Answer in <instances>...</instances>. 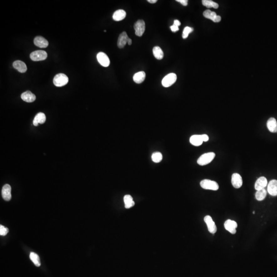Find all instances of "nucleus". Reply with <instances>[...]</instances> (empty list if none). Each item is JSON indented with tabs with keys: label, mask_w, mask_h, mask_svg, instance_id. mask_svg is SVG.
Returning <instances> with one entry per match:
<instances>
[{
	"label": "nucleus",
	"mask_w": 277,
	"mask_h": 277,
	"mask_svg": "<svg viewBox=\"0 0 277 277\" xmlns=\"http://www.w3.org/2000/svg\"><path fill=\"white\" fill-rule=\"evenodd\" d=\"M215 156H216V154L213 152L206 153L204 154H203L202 156H200V158L198 159V164L201 166L208 164L214 160Z\"/></svg>",
	"instance_id": "1"
},
{
	"label": "nucleus",
	"mask_w": 277,
	"mask_h": 277,
	"mask_svg": "<svg viewBox=\"0 0 277 277\" xmlns=\"http://www.w3.org/2000/svg\"><path fill=\"white\" fill-rule=\"evenodd\" d=\"M68 78L64 73H59L54 77L53 82L57 87H62L68 83Z\"/></svg>",
	"instance_id": "2"
},
{
	"label": "nucleus",
	"mask_w": 277,
	"mask_h": 277,
	"mask_svg": "<svg viewBox=\"0 0 277 277\" xmlns=\"http://www.w3.org/2000/svg\"><path fill=\"white\" fill-rule=\"evenodd\" d=\"M200 185L202 188L205 189H209V190H218V184L214 181L204 179L201 181Z\"/></svg>",
	"instance_id": "3"
},
{
	"label": "nucleus",
	"mask_w": 277,
	"mask_h": 277,
	"mask_svg": "<svg viewBox=\"0 0 277 277\" xmlns=\"http://www.w3.org/2000/svg\"><path fill=\"white\" fill-rule=\"evenodd\" d=\"M177 79V75L174 73H170L167 74L162 81V84L164 87H169L173 85Z\"/></svg>",
	"instance_id": "4"
},
{
	"label": "nucleus",
	"mask_w": 277,
	"mask_h": 277,
	"mask_svg": "<svg viewBox=\"0 0 277 277\" xmlns=\"http://www.w3.org/2000/svg\"><path fill=\"white\" fill-rule=\"evenodd\" d=\"M30 57L33 61H43L47 58V53L44 50H37L31 53Z\"/></svg>",
	"instance_id": "5"
},
{
	"label": "nucleus",
	"mask_w": 277,
	"mask_h": 277,
	"mask_svg": "<svg viewBox=\"0 0 277 277\" xmlns=\"http://www.w3.org/2000/svg\"><path fill=\"white\" fill-rule=\"evenodd\" d=\"M135 33L138 37H141L145 30V22L142 20H138L134 25Z\"/></svg>",
	"instance_id": "6"
},
{
	"label": "nucleus",
	"mask_w": 277,
	"mask_h": 277,
	"mask_svg": "<svg viewBox=\"0 0 277 277\" xmlns=\"http://www.w3.org/2000/svg\"><path fill=\"white\" fill-rule=\"evenodd\" d=\"M98 61L103 67H108L110 65V60L105 53L100 52L97 56Z\"/></svg>",
	"instance_id": "7"
},
{
	"label": "nucleus",
	"mask_w": 277,
	"mask_h": 277,
	"mask_svg": "<svg viewBox=\"0 0 277 277\" xmlns=\"http://www.w3.org/2000/svg\"><path fill=\"white\" fill-rule=\"evenodd\" d=\"M205 222L207 225L208 230L211 234H214L217 230L216 224L210 216H206L204 218Z\"/></svg>",
	"instance_id": "8"
},
{
	"label": "nucleus",
	"mask_w": 277,
	"mask_h": 277,
	"mask_svg": "<svg viewBox=\"0 0 277 277\" xmlns=\"http://www.w3.org/2000/svg\"><path fill=\"white\" fill-rule=\"evenodd\" d=\"M231 183L235 189H239L243 184L241 176L237 173H234L231 177Z\"/></svg>",
	"instance_id": "9"
},
{
	"label": "nucleus",
	"mask_w": 277,
	"mask_h": 277,
	"mask_svg": "<svg viewBox=\"0 0 277 277\" xmlns=\"http://www.w3.org/2000/svg\"><path fill=\"white\" fill-rule=\"evenodd\" d=\"M238 227L237 223L233 220H227L225 222V229L229 231L231 234H235L236 233V229Z\"/></svg>",
	"instance_id": "10"
},
{
	"label": "nucleus",
	"mask_w": 277,
	"mask_h": 277,
	"mask_svg": "<svg viewBox=\"0 0 277 277\" xmlns=\"http://www.w3.org/2000/svg\"><path fill=\"white\" fill-rule=\"evenodd\" d=\"M267 191L272 196H277V180H272L267 185Z\"/></svg>",
	"instance_id": "11"
},
{
	"label": "nucleus",
	"mask_w": 277,
	"mask_h": 277,
	"mask_svg": "<svg viewBox=\"0 0 277 277\" xmlns=\"http://www.w3.org/2000/svg\"><path fill=\"white\" fill-rule=\"evenodd\" d=\"M11 190L12 188L9 185L5 184L3 186L2 190V197L5 201H8L12 199Z\"/></svg>",
	"instance_id": "12"
},
{
	"label": "nucleus",
	"mask_w": 277,
	"mask_h": 277,
	"mask_svg": "<svg viewBox=\"0 0 277 277\" xmlns=\"http://www.w3.org/2000/svg\"><path fill=\"white\" fill-rule=\"evenodd\" d=\"M34 44L36 46L40 48H46L49 44L48 41L41 36H38L34 38Z\"/></svg>",
	"instance_id": "13"
},
{
	"label": "nucleus",
	"mask_w": 277,
	"mask_h": 277,
	"mask_svg": "<svg viewBox=\"0 0 277 277\" xmlns=\"http://www.w3.org/2000/svg\"><path fill=\"white\" fill-rule=\"evenodd\" d=\"M129 38L126 32H123L119 36L118 40V46L120 48H122L127 44Z\"/></svg>",
	"instance_id": "14"
},
{
	"label": "nucleus",
	"mask_w": 277,
	"mask_h": 277,
	"mask_svg": "<svg viewBox=\"0 0 277 277\" xmlns=\"http://www.w3.org/2000/svg\"><path fill=\"white\" fill-rule=\"evenodd\" d=\"M267 185V180L265 177H261L258 179L256 181L254 188L256 190H259L264 189Z\"/></svg>",
	"instance_id": "15"
},
{
	"label": "nucleus",
	"mask_w": 277,
	"mask_h": 277,
	"mask_svg": "<svg viewBox=\"0 0 277 277\" xmlns=\"http://www.w3.org/2000/svg\"><path fill=\"white\" fill-rule=\"evenodd\" d=\"M21 99L24 101L28 103L33 102L36 99V97L33 93L30 91H26L21 94Z\"/></svg>",
	"instance_id": "16"
},
{
	"label": "nucleus",
	"mask_w": 277,
	"mask_h": 277,
	"mask_svg": "<svg viewBox=\"0 0 277 277\" xmlns=\"http://www.w3.org/2000/svg\"><path fill=\"white\" fill-rule=\"evenodd\" d=\"M13 66L14 68L21 73H24L27 71V68L26 64L23 61L17 60L13 63Z\"/></svg>",
	"instance_id": "17"
},
{
	"label": "nucleus",
	"mask_w": 277,
	"mask_h": 277,
	"mask_svg": "<svg viewBox=\"0 0 277 277\" xmlns=\"http://www.w3.org/2000/svg\"><path fill=\"white\" fill-rule=\"evenodd\" d=\"M267 127L271 133L277 132V122L274 118H270L267 122Z\"/></svg>",
	"instance_id": "18"
},
{
	"label": "nucleus",
	"mask_w": 277,
	"mask_h": 277,
	"mask_svg": "<svg viewBox=\"0 0 277 277\" xmlns=\"http://www.w3.org/2000/svg\"><path fill=\"white\" fill-rule=\"evenodd\" d=\"M46 121V116L45 115L44 113H38L35 117L33 121V124L34 126H37L39 124H43L45 123V122Z\"/></svg>",
	"instance_id": "19"
},
{
	"label": "nucleus",
	"mask_w": 277,
	"mask_h": 277,
	"mask_svg": "<svg viewBox=\"0 0 277 277\" xmlns=\"http://www.w3.org/2000/svg\"><path fill=\"white\" fill-rule=\"evenodd\" d=\"M126 16V13L125 10L119 9L116 10L113 14V18L116 21H120L125 19Z\"/></svg>",
	"instance_id": "20"
},
{
	"label": "nucleus",
	"mask_w": 277,
	"mask_h": 277,
	"mask_svg": "<svg viewBox=\"0 0 277 277\" xmlns=\"http://www.w3.org/2000/svg\"><path fill=\"white\" fill-rule=\"evenodd\" d=\"M145 77L146 73L144 72H139L133 75V80L135 83L140 84L144 82Z\"/></svg>",
	"instance_id": "21"
},
{
	"label": "nucleus",
	"mask_w": 277,
	"mask_h": 277,
	"mask_svg": "<svg viewBox=\"0 0 277 277\" xmlns=\"http://www.w3.org/2000/svg\"><path fill=\"white\" fill-rule=\"evenodd\" d=\"M189 141L191 144L196 146L201 145L203 142L201 135H193L190 138Z\"/></svg>",
	"instance_id": "22"
},
{
	"label": "nucleus",
	"mask_w": 277,
	"mask_h": 277,
	"mask_svg": "<svg viewBox=\"0 0 277 277\" xmlns=\"http://www.w3.org/2000/svg\"><path fill=\"white\" fill-rule=\"evenodd\" d=\"M124 201L125 203V207L126 209H130L134 205V202L133 200L132 196L129 194L125 195L124 197Z\"/></svg>",
	"instance_id": "23"
},
{
	"label": "nucleus",
	"mask_w": 277,
	"mask_h": 277,
	"mask_svg": "<svg viewBox=\"0 0 277 277\" xmlns=\"http://www.w3.org/2000/svg\"><path fill=\"white\" fill-rule=\"evenodd\" d=\"M153 54L158 60H162L164 57V53L161 48L159 46H155L153 48Z\"/></svg>",
	"instance_id": "24"
},
{
	"label": "nucleus",
	"mask_w": 277,
	"mask_h": 277,
	"mask_svg": "<svg viewBox=\"0 0 277 277\" xmlns=\"http://www.w3.org/2000/svg\"><path fill=\"white\" fill-rule=\"evenodd\" d=\"M266 195H267V191L265 189H261V190H257V191L256 192L255 196H256V199L258 201H261L265 198Z\"/></svg>",
	"instance_id": "25"
},
{
	"label": "nucleus",
	"mask_w": 277,
	"mask_h": 277,
	"mask_svg": "<svg viewBox=\"0 0 277 277\" xmlns=\"http://www.w3.org/2000/svg\"><path fill=\"white\" fill-rule=\"evenodd\" d=\"M30 259L36 266H37V267L40 266L41 262H40V258L37 254L33 253V252L30 253Z\"/></svg>",
	"instance_id": "26"
},
{
	"label": "nucleus",
	"mask_w": 277,
	"mask_h": 277,
	"mask_svg": "<svg viewBox=\"0 0 277 277\" xmlns=\"http://www.w3.org/2000/svg\"><path fill=\"white\" fill-rule=\"evenodd\" d=\"M202 4L207 8H214L217 9L219 7V5L217 3L211 0H203Z\"/></svg>",
	"instance_id": "27"
},
{
	"label": "nucleus",
	"mask_w": 277,
	"mask_h": 277,
	"mask_svg": "<svg viewBox=\"0 0 277 277\" xmlns=\"http://www.w3.org/2000/svg\"><path fill=\"white\" fill-rule=\"evenodd\" d=\"M203 16L206 18L210 19V20H212L214 22L217 15L216 14V13H214V12H212V11L210 10H206L203 13Z\"/></svg>",
	"instance_id": "28"
},
{
	"label": "nucleus",
	"mask_w": 277,
	"mask_h": 277,
	"mask_svg": "<svg viewBox=\"0 0 277 277\" xmlns=\"http://www.w3.org/2000/svg\"><path fill=\"white\" fill-rule=\"evenodd\" d=\"M163 159V156L160 152H156L152 154V159L154 163H159Z\"/></svg>",
	"instance_id": "29"
},
{
	"label": "nucleus",
	"mask_w": 277,
	"mask_h": 277,
	"mask_svg": "<svg viewBox=\"0 0 277 277\" xmlns=\"http://www.w3.org/2000/svg\"><path fill=\"white\" fill-rule=\"evenodd\" d=\"M193 30H194V29L191 27H188V26L185 27V28L183 30V34H182V38L183 39H186L189 37V34L191 33V32H193Z\"/></svg>",
	"instance_id": "30"
},
{
	"label": "nucleus",
	"mask_w": 277,
	"mask_h": 277,
	"mask_svg": "<svg viewBox=\"0 0 277 277\" xmlns=\"http://www.w3.org/2000/svg\"><path fill=\"white\" fill-rule=\"evenodd\" d=\"M9 229L7 227H5L4 226L0 225V235L1 236H6L8 233Z\"/></svg>",
	"instance_id": "31"
},
{
	"label": "nucleus",
	"mask_w": 277,
	"mask_h": 277,
	"mask_svg": "<svg viewBox=\"0 0 277 277\" xmlns=\"http://www.w3.org/2000/svg\"><path fill=\"white\" fill-rule=\"evenodd\" d=\"M177 1L181 3L183 6H186L188 5V1L187 0H177Z\"/></svg>",
	"instance_id": "32"
},
{
	"label": "nucleus",
	"mask_w": 277,
	"mask_h": 277,
	"mask_svg": "<svg viewBox=\"0 0 277 277\" xmlns=\"http://www.w3.org/2000/svg\"><path fill=\"white\" fill-rule=\"evenodd\" d=\"M170 29H171V30H172V32H174V33H175V32H177L179 30V27L178 26H175L174 25H173L172 26H170Z\"/></svg>",
	"instance_id": "33"
},
{
	"label": "nucleus",
	"mask_w": 277,
	"mask_h": 277,
	"mask_svg": "<svg viewBox=\"0 0 277 277\" xmlns=\"http://www.w3.org/2000/svg\"><path fill=\"white\" fill-rule=\"evenodd\" d=\"M202 138L203 140V142H207L209 140V136L207 134H202Z\"/></svg>",
	"instance_id": "34"
},
{
	"label": "nucleus",
	"mask_w": 277,
	"mask_h": 277,
	"mask_svg": "<svg viewBox=\"0 0 277 277\" xmlns=\"http://www.w3.org/2000/svg\"><path fill=\"white\" fill-rule=\"evenodd\" d=\"M174 25H175V26H178V27H179V26H180V25H181V23H180V22L179 21H178V20H174Z\"/></svg>",
	"instance_id": "35"
},
{
	"label": "nucleus",
	"mask_w": 277,
	"mask_h": 277,
	"mask_svg": "<svg viewBox=\"0 0 277 277\" xmlns=\"http://www.w3.org/2000/svg\"><path fill=\"white\" fill-rule=\"evenodd\" d=\"M147 2H149V3H152V4H154L157 2V0H148Z\"/></svg>",
	"instance_id": "36"
},
{
	"label": "nucleus",
	"mask_w": 277,
	"mask_h": 277,
	"mask_svg": "<svg viewBox=\"0 0 277 277\" xmlns=\"http://www.w3.org/2000/svg\"><path fill=\"white\" fill-rule=\"evenodd\" d=\"M127 43H128V44L129 45H131L132 44V39H130V38H129L128 40V42H127Z\"/></svg>",
	"instance_id": "37"
},
{
	"label": "nucleus",
	"mask_w": 277,
	"mask_h": 277,
	"mask_svg": "<svg viewBox=\"0 0 277 277\" xmlns=\"http://www.w3.org/2000/svg\"><path fill=\"white\" fill-rule=\"evenodd\" d=\"M253 214H255V212H254V211H253Z\"/></svg>",
	"instance_id": "38"
}]
</instances>
